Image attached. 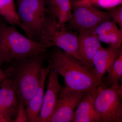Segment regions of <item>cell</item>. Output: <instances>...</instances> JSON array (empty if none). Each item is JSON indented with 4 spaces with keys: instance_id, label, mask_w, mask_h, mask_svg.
Segmentation results:
<instances>
[{
    "instance_id": "ba28073f",
    "label": "cell",
    "mask_w": 122,
    "mask_h": 122,
    "mask_svg": "<svg viewBox=\"0 0 122 122\" xmlns=\"http://www.w3.org/2000/svg\"><path fill=\"white\" fill-rule=\"evenodd\" d=\"M86 93L60 85L57 102L47 122H72L75 111Z\"/></svg>"
},
{
    "instance_id": "9c48e42d",
    "label": "cell",
    "mask_w": 122,
    "mask_h": 122,
    "mask_svg": "<svg viewBox=\"0 0 122 122\" xmlns=\"http://www.w3.org/2000/svg\"><path fill=\"white\" fill-rule=\"evenodd\" d=\"M19 103L11 80L6 77L0 84V122H13Z\"/></svg>"
},
{
    "instance_id": "ffe728a7",
    "label": "cell",
    "mask_w": 122,
    "mask_h": 122,
    "mask_svg": "<svg viewBox=\"0 0 122 122\" xmlns=\"http://www.w3.org/2000/svg\"><path fill=\"white\" fill-rule=\"evenodd\" d=\"M108 45L114 47L121 46L122 42V30L119 29L107 33Z\"/></svg>"
},
{
    "instance_id": "5bb4252c",
    "label": "cell",
    "mask_w": 122,
    "mask_h": 122,
    "mask_svg": "<svg viewBox=\"0 0 122 122\" xmlns=\"http://www.w3.org/2000/svg\"><path fill=\"white\" fill-rule=\"evenodd\" d=\"M72 122H100L93 97L86 93L75 111Z\"/></svg>"
},
{
    "instance_id": "d6986e66",
    "label": "cell",
    "mask_w": 122,
    "mask_h": 122,
    "mask_svg": "<svg viewBox=\"0 0 122 122\" xmlns=\"http://www.w3.org/2000/svg\"><path fill=\"white\" fill-rule=\"evenodd\" d=\"M117 24L111 20H107L101 22L91 31L96 35L107 33L119 29Z\"/></svg>"
},
{
    "instance_id": "2e32d148",
    "label": "cell",
    "mask_w": 122,
    "mask_h": 122,
    "mask_svg": "<svg viewBox=\"0 0 122 122\" xmlns=\"http://www.w3.org/2000/svg\"><path fill=\"white\" fill-rule=\"evenodd\" d=\"M0 16L11 25L21 28L18 17L14 0H0Z\"/></svg>"
},
{
    "instance_id": "7402d4cb",
    "label": "cell",
    "mask_w": 122,
    "mask_h": 122,
    "mask_svg": "<svg viewBox=\"0 0 122 122\" xmlns=\"http://www.w3.org/2000/svg\"><path fill=\"white\" fill-rule=\"evenodd\" d=\"M28 122L25 107L19 103L16 115L13 122Z\"/></svg>"
},
{
    "instance_id": "cb8c5ba5",
    "label": "cell",
    "mask_w": 122,
    "mask_h": 122,
    "mask_svg": "<svg viewBox=\"0 0 122 122\" xmlns=\"http://www.w3.org/2000/svg\"><path fill=\"white\" fill-rule=\"evenodd\" d=\"M2 22V20H1V19L0 18V23Z\"/></svg>"
},
{
    "instance_id": "e0dca14e",
    "label": "cell",
    "mask_w": 122,
    "mask_h": 122,
    "mask_svg": "<svg viewBox=\"0 0 122 122\" xmlns=\"http://www.w3.org/2000/svg\"><path fill=\"white\" fill-rule=\"evenodd\" d=\"M107 72L108 75L102 77V82L107 87H111L118 82L122 75V53L118 57Z\"/></svg>"
},
{
    "instance_id": "7c38bea8",
    "label": "cell",
    "mask_w": 122,
    "mask_h": 122,
    "mask_svg": "<svg viewBox=\"0 0 122 122\" xmlns=\"http://www.w3.org/2000/svg\"><path fill=\"white\" fill-rule=\"evenodd\" d=\"M122 53V46L117 48L110 46L107 48L102 46L96 53L93 59V66L101 81L107 70Z\"/></svg>"
},
{
    "instance_id": "3957f363",
    "label": "cell",
    "mask_w": 122,
    "mask_h": 122,
    "mask_svg": "<svg viewBox=\"0 0 122 122\" xmlns=\"http://www.w3.org/2000/svg\"><path fill=\"white\" fill-rule=\"evenodd\" d=\"M39 42L19 32L15 25L0 23V63H10L15 59L26 58L45 51Z\"/></svg>"
},
{
    "instance_id": "277c9868",
    "label": "cell",
    "mask_w": 122,
    "mask_h": 122,
    "mask_svg": "<svg viewBox=\"0 0 122 122\" xmlns=\"http://www.w3.org/2000/svg\"><path fill=\"white\" fill-rule=\"evenodd\" d=\"M39 42L46 49L55 46L83 62L79 52L77 34L64 25H59L54 17L46 13Z\"/></svg>"
},
{
    "instance_id": "44dd1931",
    "label": "cell",
    "mask_w": 122,
    "mask_h": 122,
    "mask_svg": "<svg viewBox=\"0 0 122 122\" xmlns=\"http://www.w3.org/2000/svg\"><path fill=\"white\" fill-rule=\"evenodd\" d=\"M107 11L110 14L113 21L118 25L120 29L122 30V5H118Z\"/></svg>"
},
{
    "instance_id": "5b68a950",
    "label": "cell",
    "mask_w": 122,
    "mask_h": 122,
    "mask_svg": "<svg viewBox=\"0 0 122 122\" xmlns=\"http://www.w3.org/2000/svg\"><path fill=\"white\" fill-rule=\"evenodd\" d=\"M16 13L26 36L39 42L46 14V0H16Z\"/></svg>"
},
{
    "instance_id": "9a60e30c",
    "label": "cell",
    "mask_w": 122,
    "mask_h": 122,
    "mask_svg": "<svg viewBox=\"0 0 122 122\" xmlns=\"http://www.w3.org/2000/svg\"><path fill=\"white\" fill-rule=\"evenodd\" d=\"M46 13L54 17L59 25L71 20L72 12L70 0H46Z\"/></svg>"
},
{
    "instance_id": "d4e9b609",
    "label": "cell",
    "mask_w": 122,
    "mask_h": 122,
    "mask_svg": "<svg viewBox=\"0 0 122 122\" xmlns=\"http://www.w3.org/2000/svg\"><path fill=\"white\" fill-rule=\"evenodd\" d=\"M1 82H0V84Z\"/></svg>"
},
{
    "instance_id": "52a82bcc",
    "label": "cell",
    "mask_w": 122,
    "mask_h": 122,
    "mask_svg": "<svg viewBox=\"0 0 122 122\" xmlns=\"http://www.w3.org/2000/svg\"><path fill=\"white\" fill-rule=\"evenodd\" d=\"M109 20L112 19L107 11H102L88 3L74 2L72 18L64 25L69 30H92L101 22Z\"/></svg>"
},
{
    "instance_id": "8fae6325",
    "label": "cell",
    "mask_w": 122,
    "mask_h": 122,
    "mask_svg": "<svg viewBox=\"0 0 122 122\" xmlns=\"http://www.w3.org/2000/svg\"><path fill=\"white\" fill-rule=\"evenodd\" d=\"M78 47L79 54L86 64L93 67V60L95 55L102 47L97 35L87 30H78Z\"/></svg>"
},
{
    "instance_id": "30bf717a",
    "label": "cell",
    "mask_w": 122,
    "mask_h": 122,
    "mask_svg": "<svg viewBox=\"0 0 122 122\" xmlns=\"http://www.w3.org/2000/svg\"><path fill=\"white\" fill-rule=\"evenodd\" d=\"M47 90L44 95L41 112L35 122H47L56 104L59 97L60 85L59 74L50 68Z\"/></svg>"
},
{
    "instance_id": "7a4b0ae2",
    "label": "cell",
    "mask_w": 122,
    "mask_h": 122,
    "mask_svg": "<svg viewBox=\"0 0 122 122\" xmlns=\"http://www.w3.org/2000/svg\"><path fill=\"white\" fill-rule=\"evenodd\" d=\"M48 56L46 50L26 58L11 61L4 72L11 80L19 103L26 107L39 86L43 63Z\"/></svg>"
},
{
    "instance_id": "6da1fadb",
    "label": "cell",
    "mask_w": 122,
    "mask_h": 122,
    "mask_svg": "<svg viewBox=\"0 0 122 122\" xmlns=\"http://www.w3.org/2000/svg\"><path fill=\"white\" fill-rule=\"evenodd\" d=\"M47 59L51 69L62 76L65 87L94 96L102 83L94 67L56 47Z\"/></svg>"
},
{
    "instance_id": "4fadbf2b",
    "label": "cell",
    "mask_w": 122,
    "mask_h": 122,
    "mask_svg": "<svg viewBox=\"0 0 122 122\" xmlns=\"http://www.w3.org/2000/svg\"><path fill=\"white\" fill-rule=\"evenodd\" d=\"M50 71L49 65L46 68L42 69L39 86L25 107L29 122H35L41 112L45 95V82Z\"/></svg>"
},
{
    "instance_id": "ac0fdd59",
    "label": "cell",
    "mask_w": 122,
    "mask_h": 122,
    "mask_svg": "<svg viewBox=\"0 0 122 122\" xmlns=\"http://www.w3.org/2000/svg\"><path fill=\"white\" fill-rule=\"evenodd\" d=\"M74 2L88 3L97 8L107 11L122 4V0H76Z\"/></svg>"
},
{
    "instance_id": "8992f818",
    "label": "cell",
    "mask_w": 122,
    "mask_h": 122,
    "mask_svg": "<svg viewBox=\"0 0 122 122\" xmlns=\"http://www.w3.org/2000/svg\"><path fill=\"white\" fill-rule=\"evenodd\" d=\"M122 89L118 82L110 87L102 82L98 86L93 97L100 122H122Z\"/></svg>"
},
{
    "instance_id": "603a6c76",
    "label": "cell",
    "mask_w": 122,
    "mask_h": 122,
    "mask_svg": "<svg viewBox=\"0 0 122 122\" xmlns=\"http://www.w3.org/2000/svg\"><path fill=\"white\" fill-rule=\"evenodd\" d=\"M1 65H2L0 64V82H1L6 77L4 71L3 70L1 69Z\"/></svg>"
}]
</instances>
